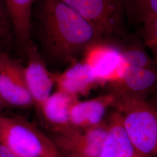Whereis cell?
<instances>
[{"mask_svg": "<svg viewBox=\"0 0 157 157\" xmlns=\"http://www.w3.org/2000/svg\"><path fill=\"white\" fill-rule=\"evenodd\" d=\"M38 19L41 45L54 61L75 62L89 45L102 40L89 23L62 0H41Z\"/></svg>", "mask_w": 157, "mask_h": 157, "instance_id": "obj_1", "label": "cell"}, {"mask_svg": "<svg viewBox=\"0 0 157 157\" xmlns=\"http://www.w3.org/2000/svg\"><path fill=\"white\" fill-rule=\"evenodd\" d=\"M113 108L121 117L129 139L141 157L157 154V112L147 100H116Z\"/></svg>", "mask_w": 157, "mask_h": 157, "instance_id": "obj_2", "label": "cell"}, {"mask_svg": "<svg viewBox=\"0 0 157 157\" xmlns=\"http://www.w3.org/2000/svg\"><path fill=\"white\" fill-rule=\"evenodd\" d=\"M0 144L19 157H62L50 136L19 115L0 114Z\"/></svg>", "mask_w": 157, "mask_h": 157, "instance_id": "obj_3", "label": "cell"}, {"mask_svg": "<svg viewBox=\"0 0 157 157\" xmlns=\"http://www.w3.org/2000/svg\"><path fill=\"white\" fill-rule=\"evenodd\" d=\"M90 23L102 40H124L125 11L123 0H62Z\"/></svg>", "mask_w": 157, "mask_h": 157, "instance_id": "obj_4", "label": "cell"}, {"mask_svg": "<svg viewBox=\"0 0 157 157\" xmlns=\"http://www.w3.org/2000/svg\"><path fill=\"white\" fill-rule=\"evenodd\" d=\"M82 61L89 66L100 84L117 82L126 74L120 47L115 43L99 40L83 52Z\"/></svg>", "mask_w": 157, "mask_h": 157, "instance_id": "obj_5", "label": "cell"}, {"mask_svg": "<svg viewBox=\"0 0 157 157\" xmlns=\"http://www.w3.org/2000/svg\"><path fill=\"white\" fill-rule=\"evenodd\" d=\"M0 96L4 107L28 109L33 102L27 86L25 67L0 49Z\"/></svg>", "mask_w": 157, "mask_h": 157, "instance_id": "obj_6", "label": "cell"}, {"mask_svg": "<svg viewBox=\"0 0 157 157\" xmlns=\"http://www.w3.org/2000/svg\"><path fill=\"white\" fill-rule=\"evenodd\" d=\"M107 126L106 118L93 128L50 137L62 157H98Z\"/></svg>", "mask_w": 157, "mask_h": 157, "instance_id": "obj_7", "label": "cell"}, {"mask_svg": "<svg viewBox=\"0 0 157 157\" xmlns=\"http://www.w3.org/2000/svg\"><path fill=\"white\" fill-rule=\"evenodd\" d=\"M24 55L27 58L25 75L33 106L37 114L45 100L52 94L54 86L52 73L45 65L37 47L32 41L27 46Z\"/></svg>", "mask_w": 157, "mask_h": 157, "instance_id": "obj_8", "label": "cell"}, {"mask_svg": "<svg viewBox=\"0 0 157 157\" xmlns=\"http://www.w3.org/2000/svg\"><path fill=\"white\" fill-rule=\"evenodd\" d=\"M78 100V97L56 90L45 100L38 115L51 134L64 135L75 132L71 125L70 112Z\"/></svg>", "mask_w": 157, "mask_h": 157, "instance_id": "obj_9", "label": "cell"}, {"mask_svg": "<svg viewBox=\"0 0 157 157\" xmlns=\"http://www.w3.org/2000/svg\"><path fill=\"white\" fill-rule=\"evenodd\" d=\"M157 79L155 67L133 69L118 81L108 84V93L112 94L115 100H147L155 89Z\"/></svg>", "mask_w": 157, "mask_h": 157, "instance_id": "obj_10", "label": "cell"}, {"mask_svg": "<svg viewBox=\"0 0 157 157\" xmlns=\"http://www.w3.org/2000/svg\"><path fill=\"white\" fill-rule=\"evenodd\" d=\"M115 98L108 93L90 100H78L70 112L71 125L73 131H82L93 128L105 120L107 111L114 107Z\"/></svg>", "mask_w": 157, "mask_h": 157, "instance_id": "obj_11", "label": "cell"}, {"mask_svg": "<svg viewBox=\"0 0 157 157\" xmlns=\"http://www.w3.org/2000/svg\"><path fill=\"white\" fill-rule=\"evenodd\" d=\"M52 73L57 90L78 98L88 94L99 85L91 69L82 61L72 63L63 72Z\"/></svg>", "mask_w": 157, "mask_h": 157, "instance_id": "obj_12", "label": "cell"}, {"mask_svg": "<svg viewBox=\"0 0 157 157\" xmlns=\"http://www.w3.org/2000/svg\"><path fill=\"white\" fill-rule=\"evenodd\" d=\"M107 133L98 157H141L129 139L117 110L107 118Z\"/></svg>", "mask_w": 157, "mask_h": 157, "instance_id": "obj_13", "label": "cell"}, {"mask_svg": "<svg viewBox=\"0 0 157 157\" xmlns=\"http://www.w3.org/2000/svg\"><path fill=\"white\" fill-rule=\"evenodd\" d=\"M10 17L15 43L21 53L31 39V17L34 0H4Z\"/></svg>", "mask_w": 157, "mask_h": 157, "instance_id": "obj_14", "label": "cell"}, {"mask_svg": "<svg viewBox=\"0 0 157 157\" xmlns=\"http://www.w3.org/2000/svg\"><path fill=\"white\" fill-rule=\"evenodd\" d=\"M120 48L126 67V74L133 69L155 67L154 61L138 40H130Z\"/></svg>", "mask_w": 157, "mask_h": 157, "instance_id": "obj_15", "label": "cell"}, {"mask_svg": "<svg viewBox=\"0 0 157 157\" xmlns=\"http://www.w3.org/2000/svg\"><path fill=\"white\" fill-rule=\"evenodd\" d=\"M126 16L137 22L157 18V0H123Z\"/></svg>", "mask_w": 157, "mask_h": 157, "instance_id": "obj_16", "label": "cell"}, {"mask_svg": "<svg viewBox=\"0 0 157 157\" xmlns=\"http://www.w3.org/2000/svg\"><path fill=\"white\" fill-rule=\"evenodd\" d=\"M0 43L6 48L15 43L11 21L4 0H0Z\"/></svg>", "mask_w": 157, "mask_h": 157, "instance_id": "obj_17", "label": "cell"}, {"mask_svg": "<svg viewBox=\"0 0 157 157\" xmlns=\"http://www.w3.org/2000/svg\"><path fill=\"white\" fill-rule=\"evenodd\" d=\"M141 35L145 45L151 50L154 54L157 51V18L143 23Z\"/></svg>", "mask_w": 157, "mask_h": 157, "instance_id": "obj_18", "label": "cell"}, {"mask_svg": "<svg viewBox=\"0 0 157 157\" xmlns=\"http://www.w3.org/2000/svg\"><path fill=\"white\" fill-rule=\"evenodd\" d=\"M0 157H19L9 150L6 146L0 144Z\"/></svg>", "mask_w": 157, "mask_h": 157, "instance_id": "obj_19", "label": "cell"}, {"mask_svg": "<svg viewBox=\"0 0 157 157\" xmlns=\"http://www.w3.org/2000/svg\"><path fill=\"white\" fill-rule=\"evenodd\" d=\"M4 107V104H3V102H2V99H1V96H0V111H1Z\"/></svg>", "mask_w": 157, "mask_h": 157, "instance_id": "obj_20", "label": "cell"}]
</instances>
